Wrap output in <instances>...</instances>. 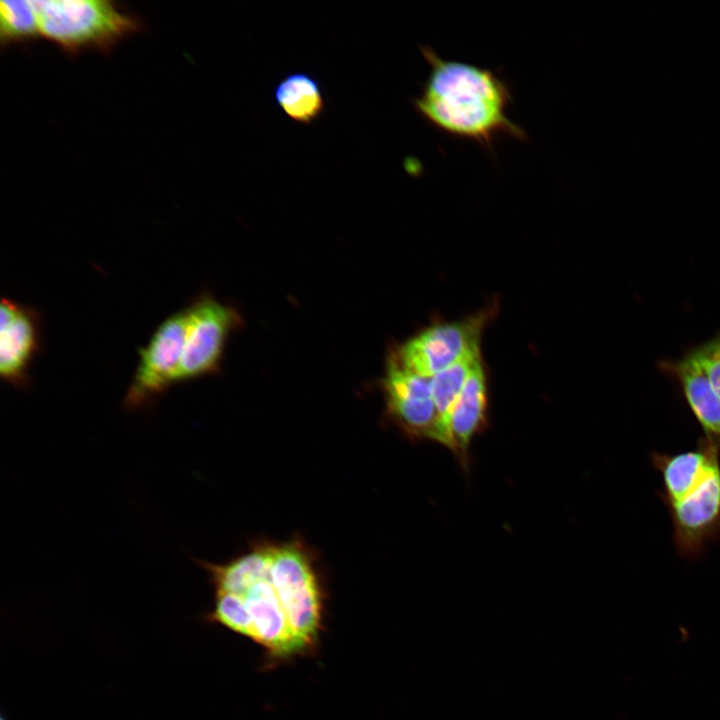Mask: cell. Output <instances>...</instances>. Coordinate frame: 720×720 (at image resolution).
<instances>
[{
	"instance_id": "7a4b0ae2",
	"label": "cell",
	"mask_w": 720,
	"mask_h": 720,
	"mask_svg": "<svg viewBox=\"0 0 720 720\" xmlns=\"http://www.w3.org/2000/svg\"><path fill=\"white\" fill-rule=\"evenodd\" d=\"M39 34L66 50L109 48L137 29L134 17L106 0H34Z\"/></svg>"
},
{
	"instance_id": "9c48e42d",
	"label": "cell",
	"mask_w": 720,
	"mask_h": 720,
	"mask_svg": "<svg viewBox=\"0 0 720 720\" xmlns=\"http://www.w3.org/2000/svg\"><path fill=\"white\" fill-rule=\"evenodd\" d=\"M41 349V316L32 306L3 297L0 304V377L18 389L31 381L29 370Z\"/></svg>"
},
{
	"instance_id": "52a82bcc",
	"label": "cell",
	"mask_w": 720,
	"mask_h": 720,
	"mask_svg": "<svg viewBox=\"0 0 720 720\" xmlns=\"http://www.w3.org/2000/svg\"><path fill=\"white\" fill-rule=\"evenodd\" d=\"M388 409L411 436L448 447L432 396L431 377L421 376L393 357L384 379Z\"/></svg>"
},
{
	"instance_id": "ac0fdd59",
	"label": "cell",
	"mask_w": 720,
	"mask_h": 720,
	"mask_svg": "<svg viewBox=\"0 0 720 720\" xmlns=\"http://www.w3.org/2000/svg\"><path fill=\"white\" fill-rule=\"evenodd\" d=\"M1 720H6V719L4 717H2Z\"/></svg>"
},
{
	"instance_id": "7c38bea8",
	"label": "cell",
	"mask_w": 720,
	"mask_h": 720,
	"mask_svg": "<svg viewBox=\"0 0 720 720\" xmlns=\"http://www.w3.org/2000/svg\"><path fill=\"white\" fill-rule=\"evenodd\" d=\"M487 395L486 374L480 362L466 381L449 422L452 450L464 465L472 438L486 423Z\"/></svg>"
},
{
	"instance_id": "6da1fadb",
	"label": "cell",
	"mask_w": 720,
	"mask_h": 720,
	"mask_svg": "<svg viewBox=\"0 0 720 720\" xmlns=\"http://www.w3.org/2000/svg\"><path fill=\"white\" fill-rule=\"evenodd\" d=\"M420 51L431 70L422 93L411 101L424 120L489 148L500 133L526 139L524 130L506 115L510 89L495 72L442 59L427 45L420 46Z\"/></svg>"
},
{
	"instance_id": "4fadbf2b",
	"label": "cell",
	"mask_w": 720,
	"mask_h": 720,
	"mask_svg": "<svg viewBox=\"0 0 720 720\" xmlns=\"http://www.w3.org/2000/svg\"><path fill=\"white\" fill-rule=\"evenodd\" d=\"M271 558L272 546H264L224 564L200 559L196 562L208 572L215 592L242 595L257 582L269 578Z\"/></svg>"
},
{
	"instance_id": "3957f363",
	"label": "cell",
	"mask_w": 720,
	"mask_h": 720,
	"mask_svg": "<svg viewBox=\"0 0 720 720\" xmlns=\"http://www.w3.org/2000/svg\"><path fill=\"white\" fill-rule=\"evenodd\" d=\"M269 579L288 620L310 652L323 625V596L312 562L296 543L272 546Z\"/></svg>"
},
{
	"instance_id": "30bf717a",
	"label": "cell",
	"mask_w": 720,
	"mask_h": 720,
	"mask_svg": "<svg viewBox=\"0 0 720 720\" xmlns=\"http://www.w3.org/2000/svg\"><path fill=\"white\" fill-rule=\"evenodd\" d=\"M650 462L661 475L659 495L668 505L686 497L720 466V447L702 437L691 450L675 454L653 451Z\"/></svg>"
},
{
	"instance_id": "8992f818",
	"label": "cell",
	"mask_w": 720,
	"mask_h": 720,
	"mask_svg": "<svg viewBox=\"0 0 720 720\" xmlns=\"http://www.w3.org/2000/svg\"><path fill=\"white\" fill-rule=\"evenodd\" d=\"M487 317L432 326L410 339L398 352L399 361L413 372L433 377L468 354L480 350V336Z\"/></svg>"
},
{
	"instance_id": "ba28073f",
	"label": "cell",
	"mask_w": 720,
	"mask_h": 720,
	"mask_svg": "<svg viewBox=\"0 0 720 720\" xmlns=\"http://www.w3.org/2000/svg\"><path fill=\"white\" fill-rule=\"evenodd\" d=\"M666 507L677 551L687 559L697 558L720 538V466L694 491Z\"/></svg>"
},
{
	"instance_id": "5b68a950",
	"label": "cell",
	"mask_w": 720,
	"mask_h": 720,
	"mask_svg": "<svg viewBox=\"0 0 720 720\" xmlns=\"http://www.w3.org/2000/svg\"><path fill=\"white\" fill-rule=\"evenodd\" d=\"M187 309V328L176 384L198 379L218 369L236 312L209 295H200Z\"/></svg>"
},
{
	"instance_id": "277c9868",
	"label": "cell",
	"mask_w": 720,
	"mask_h": 720,
	"mask_svg": "<svg viewBox=\"0 0 720 720\" xmlns=\"http://www.w3.org/2000/svg\"><path fill=\"white\" fill-rule=\"evenodd\" d=\"M187 328L186 306L172 313L138 350L139 360L123 399V408L136 411L151 406L176 385Z\"/></svg>"
},
{
	"instance_id": "8fae6325",
	"label": "cell",
	"mask_w": 720,
	"mask_h": 720,
	"mask_svg": "<svg viewBox=\"0 0 720 720\" xmlns=\"http://www.w3.org/2000/svg\"><path fill=\"white\" fill-rule=\"evenodd\" d=\"M659 368L679 384L683 396L703 431V438L720 447V395L713 387L696 350Z\"/></svg>"
},
{
	"instance_id": "e0dca14e",
	"label": "cell",
	"mask_w": 720,
	"mask_h": 720,
	"mask_svg": "<svg viewBox=\"0 0 720 720\" xmlns=\"http://www.w3.org/2000/svg\"><path fill=\"white\" fill-rule=\"evenodd\" d=\"M695 350L713 387L720 395V333Z\"/></svg>"
},
{
	"instance_id": "9a60e30c",
	"label": "cell",
	"mask_w": 720,
	"mask_h": 720,
	"mask_svg": "<svg viewBox=\"0 0 720 720\" xmlns=\"http://www.w3.org/2000/svg\"><path fill=\"white\" fill-rule=\"evenodd\" d=\"M481 362L480 350L472 352L457 363L431 377L432 396L441 427L452 450L449 422L453 407L475 367Z\"/></svg>"
},
{
	"instance_id": "5bb4252c",
	"label": "cell",
	"mask_w": 720,
	"mask_h": 720,
	"mask_svg": "<svg viewBox=\"0 0 720 720\" xmlns=\"http://www.w3.org/2000/svg\"><path fill=\"white\" fill-rule=\"evenodd\" d=\"M274 99L291 120L301 124L313 123L325 107L319 82L304 72L291 73L279 81Z\"/></svg>"
},
{
	"instance_id": "2e32d148",
	"label": "cell",
	"mask_w": 720,
	"mask_h": 720,
	"mask_svg": "<svg viewBox=\"0 0 720 720\" xmlns=\"http://www.w3.org/2000/svg\"><path fill=\"white\" fill-rule=\"evenodd\" d=\"M38 33L32 0L0 2V37L3 43L29 39Z\"/></svg>"
}]
</instances>
